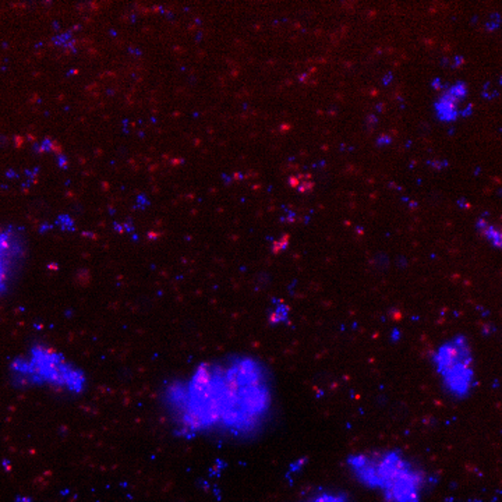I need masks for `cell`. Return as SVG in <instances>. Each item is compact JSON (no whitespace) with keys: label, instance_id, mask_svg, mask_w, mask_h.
Returning <instances> with one entry per match:
<instances>
[{"label":"cell","instance_id":"obj_8","mask_svg":"<svg viewBox=\"0 0 502 502\" xmlns=\"http://www.w3.org/2000/svg\"><path fill=\"white\" fill-rule=\"evenodd\" d=\"M15 502H32V501H31V498H28V497H17V500H15Z\"/></svg>","mask_w":502,"mask_h":502},{"label":"cell","instance_id":"obj_4","mask_svg":"<svg viewBox=\"0 0 502 502\" xmlns=\"http://www.w3.org/2000/svg\"><path fill=\"white\" fill-rule=\"evenodd\" d=\"M432 364L445 392L455 399H465L475 387V360L469 341L456 335L445 341L432 355Z\"/></svg>","mask_w":502,"mask_h":502},{"label":"cell","instance_id":"obj_5","mask_svg":"<svg viewBox=\"0 0 502 502\" xmlns=\"http://www.w3.org/2000/svg\"><path fill=\"white\" fill-rule=\"evenodd\" d=\"M466 94L468 87L463 82H458L449 87L446 92L441 96V99L437 102V116L445 122L455 120L459 115V103L466 98Z\"/></svg>","mask_w":502,"mask_h":502},{"label":"cell","instance_id":"obj_7","mask_svg":"<svg viewBox=\"0 0 502 502\" xmlns=\"http://www.w3.org/2000/svg\"><path fill=\"white\" fill-rule=\"evenodd\" d=\"M296 502H351L348 494L335 490H318Z\"/></svg>","mask_w":502,"mask_h":502},{"label":"cell","instance_id":"obj_2","mask_svg":"<svg viewBox=\"0 0 502 502\" xmlns=\"http://www.w3.org/2000/svg\"><path fill=\"white\" fill-rule=\"evenodd\" d=\"M348 466L356 480L377 491L384 502H422L426 473L399 451L364 452L351 456Z\"/></svg>","mask_w":502,"mask_h":502},{"label":"cell","instance_id":"obj_3","mask_svg":"<svg viewBox=\"0 0 502 502\" xmlns=\"http://www.w3.org/2000/svg\"><path fill=\"white\" fill-rule=\"evenodd\" d=\"M8 375L18 387L49 388L69 394H81L87 387V378L80 368L61 352L39 344L11 360Z\"/></svg>","mask_w":502,"mask_h":502},{"label":"cell","instance_id":"obj_1","mask_svg":"<svg viewBox=\"0 0 502 502\" xmlns=\"http://www.w3.org/2000/svg\"><path fill=\"white\" fill-rule=\"evenodd\" d=\"M165 403L176 429L186 435L247 438L268 422L271 377L263 363L249 356L204 363L189 379L166 389Z\"/></svg>","mask_w":502,"mask_h":502},{"label":"cell","instance_id":"obj_6","mask_svg":"<svg viewBox=\"0 0 502 502\" xmlns=\"http://www.w3.org/2000/svg\"><path fill=\"white\" fill-rule=\"evenodd\" d=\"M479 233L496 249H502V225L480 218L476 223Z\"/></svg>","mask_w":502,"mask_h":502}]
</instances>
